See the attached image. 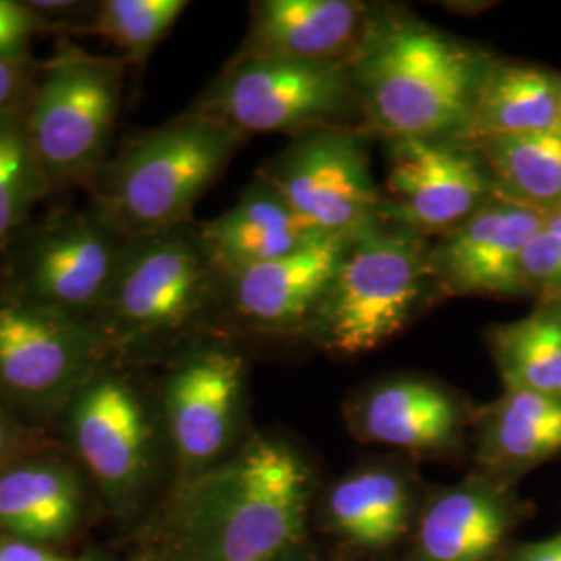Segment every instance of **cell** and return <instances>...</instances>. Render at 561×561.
I'll use <instances>...</instances> for the list:
<instances>
[{
  "instance_id": "d6986e66",
  "label": "cell",
  "mask_w": 561,
  "mask_h": 561,
  "mask_svg": "<svg viewBox=\"0 0 561 561\" xmlns=\"http://www.w3.org/2000/svg\"><path fill=\"white\" fill-rule=\"evenodd\" d=\"M375 4L360 0H261L236 57L350 62Z\"/></svg>"
},
{
  "instance_id": "e0dca14e",
  "label": "cell",
  "mask_w": 561,
  "mask_h": 561,
  "mask_svg": "<svg viewBox=\"0 0 561 561\" xmlns=\"http://www.w3.org/2000/svg\"><path fill=\"white\" fill-rule=\"evenodd\" d=\"M545 213L497 192L470 219L431 240L435 289L447 298H528L522 262Z\"/></svg>"
},
{
  "instance_id": "83f0119b",
  "label": "cell",
  "mask_w": 561,
  "mask_h": 561,
  "mask_svg": "<svg viewBox=\"0 0 561 561\" xmlns=\"http://www.w3.org/2000/svg\"><path fill=\"white\" fill-rule=\"evenodd\" d=\"M528 298L561 294V208L545 213L522 262Z\"/></svg>"
},
{
  "instance_id": "7c38bea8",
  "label": "cell",
  "mask_w": 561,
  "mask_h": 561,
  "mask_svg": "<svg viewBox=\"0 0 561 561\" xmlns=\"http://www.w3.org/2000/svg\"><path fill=\"white\" fill-rule=\"evenodd\" d=\"M426 489L405 456L360 461L321 486L312 528L350 561H396L412 537Z\"/></svg>"
},
{
  "instance_id": "9c48e42d",
  "label": "cell",
  "mask_w": 561,
  "mask_h": 561,
  "mask_svg": "<svg viewBox=\"0 0 561 561\" xmlns=\"http://www.w3.org/2000/svg\"><path fill=\"white\" fill-rule=\"evenodd\" d=\"M90 321L0 291V400L27 412L67 408L106 360Z\"/></svg>"
},
{
  "instance_id": "603a6c76",
  "label": "cell",
  "mask_w": 561,
  "mask_h": 561,
  "mask_svg": "<svg viewBox=\"0 0 561 561\" xmlns=\"http://www.w3.org/2000/svg\"><path fill=\"white\" fill-rule=\"evenodd\" d=\"M80 474L59 460L13 461L0 468V530L25 542L59 541L80 516Z\"/></svg>"
},
{
  "instance_id": "d6a6232c",
  "label": "cell",
  "mask_w": 561,
  "mask_h": 561,
  "mask_svg": "<svg viewBox=\"0 0 561 561\" xmlns=\"http://www.w3.org/2000/svg\"><path fill=\"white\" fill-rule=\"evenodd\" d=\"M277 561H350L345 560L341 553H337L333 547H329L327 542L319 541L314 537V533L296 545L291 551H287L283 558Z\"/></svg>"
},
{
  "instance_id": "ba28073f",
  "label": "cell",
  "mask_w": 561,
  "mask_h": 561,
  "mask_svg": "<svg viewBox=\"0 0 561 561\" xmlns=\"http://www.w3.org/2000/svg\"><path fill=\"white\" fill-rule=\"evenodd\" d=\"M370 140L360 127L306 131L264 162L256 180L312 231L354 236L382 221L385 196L373 175Z\"/></svg>"
},
{
  "instance_id": "52a82bcc",
  "label": "cell",
  "mask_w": 561,
  "mask_h": 561,
  "mask_svg": "<svg viewBox=\"0 0 561 561\" xmlns=\"http://www.w3.org/2000/svg\"><path fill=\"white\" fill-rule=\"evenodd\" d=\"M194 111L222 121L245 138H289L322 127H356L360 111L347 62L233 57Z\"/></svg>"
},
{
  "instance_id": "ffe728a7",
  "label": "cell",
  "mask_w": 561,
  "mask_h": 561,
  "mask_svg": "<svg viewBox=\"0 0 561 561\" xmlns=\"http://www.w3.org/2000/svg\"><path fill=\"white\" fill-rule=\"evenodd\" d=\"M474 472L518 482L561 454V398L503 389L474 416Z\"/></svg>"
},
{
  "instance_id": "3957f363",
  "label": "cell",
  "mask_w": 561,
  "mask_h": 561,
  "mask_svg": "<svg viewBox=\"0 0 561 561\" xmlns=\"http://www.w3.org/2000/svg\"><path fill=\"white\" fill-rule=\"evenodd\" d=\"M243 140L238 129L190 108L104 162L90 181L92 208L127 240L183 227Z\"/></svg>"
},
{
  "instance_id": "ac0fdd59",
  "label": "cell",
  "mask_w": 561,
  "mask_h": 561,
  "mask_svg": "<svg viewBox=\"0 0 561 561\" xmlns=\"http://www.w3.org/2000/svg\"><path fill=\"white\" fill-rule=\"evenodd\" d=\"M354 236H317L296 252L243 271L225 283V308L252 333H306Z\"/></svg>"
},
{
  "instance_id": "4dcf8cb0",
  "label": "cell",
  "mask_w": 561,
  "mask_h": 561,
  "mask_svg": "<svg viewBox=\"0 0 561 561\" xmlns=\"http://www.w3.org/2000/svg\"><path fill=\"white\" fill-rule=\"evenodd\" d=\"M503 561H561V530L541 541L514 542Z\"/></svg>"
},
{
  "instance_id": "44dd1931",
  "label": "cell",
  "mask_w": 561,
  "mask_h": 561,
  "mask_svg": "<svg viewBox=\"0 0 561 561\" xmlns=\"http://www.w3.org/2000/svg\"><path fill=\"white\" fill-rule=\"evenodd\" d=\"M202 252L222 280L277 261L317 233L261 180H254L229 210L196 227Z\"/></svg>"
},
{
  "instance_id": "4316f807",
  "label": "cell",
  "mask_w": 561,
  "mask_h": 561,
  "mask_svg": "<svg viewBox=\"0 0 561 561\" xmlns=\"http://www.w3.org/2000/svg\"><path fill=\"white\" fill-rule=\"evenodd\" d=\"M190 4L183 0H104L90 32L115 46L125 62H144Z\"/></svg>"
},
{
  "instance_id": "2e32d148",
  "label": "cell",
  "mask_w": 561,
  "mask_h": 561,
  "mask_svg": "<svg viewBox=\"0 0 561 561\" xmlns=\"http://www.w3.org/2000/svg\"><path fill=\"white\" fill-rule=\"evenodd\" d=\"M67 408L71 443L88 472L111 495L136 493L157 451L154 421L136 385L102 362Z\"/></svg>"
},
{
  "instance_id": "f546056e",
  "label": "cell",
  "mask_w": 561,
  "mask_h": 561,
  "mask_svg": "<svg viewBox=\"0 0 561 561\" xmlns=\"http://www.w3.org/2000/svg\"><path fill=\"white\" fill-rule=\"evenodd\" d=\"M27 59L0 57V115L27 106L34 92V78Z\"/></svg>"
},
{
  "instance_id": "e575fe53",
  "label": "cell",
  "mask_w": 561,
  "mask_h": 561,
  "mask_svg": "<svg viewBox=\"0 0 561 561\" xmlns=\"http://www.w3.org/2000/svg\"><path fill=\"white\" fill-rule=\"evenodd\" d=\"M560 129H561V127H560Z\"/></svg>"
},
{
  "instance_id": "1f68e13d",
  "label": "cell",
  "mask_w": 561,
  "mask_h": 561,
  "mask_svg": "<svg viewBox=\"0 0 561 561\" xmlns=\"http://www.w3.org/2000/svg\"><path fill=\"white\" fill-rule=\"evenodd\" d=\"M0 561H69L48 553L34 542L20 541L7 535H0Z\"/></svg>"
},
{
  "instance_id": "8fae6325",
  "label": "cell",
  "mask_w": 561,
  "mask_h": 561,
  "mask_svg": "<svg viewBox=\"0 0 561 561\" xmlns=\"http://www.w3.org/2000/svg\"><path fill=\"white\" fill-rule=\"evenodd\" d=\"M245 377L243 354L219 340L192 345L171 368L162 414L180 481L219 466L240 447Z\"/></svg>"
},
{
  "instance_id": "cb8c5ba5",
  "label": "cell",
  "mask_w": 561,
  "mask_h": 561,
  "mask_svg": "<svg viewBox=\"0 0 561 561\" xmlns=\"http://www.w3.org/2000/svg\"><path fill=\"white\" fill-rule=\"evenodd\" d=\"M484 345L503 389L561 398V294L537 298L522 319L489 327Z\"/></svg>"
},
{
  "instance_id": "30bf717a",
  "label": "cell",
  "mask_w": 561,
  "mask_h": 561,
  "mask_svg": "<svg viewBox=\"0 0 561 561\" xmlns=\"http://www.w3.org/2000/svg\"><path fill=\"white\" fill-rule=\"evenodd\" d=\"M127 241L94 208L60 215L23 238L4 289L92 322L119 273Z\"/></svg>"
},
{
  "instance_id": "6da1fadb",
  "label": "cell",
  "mask_w": 561,
  "mask_h": 561,
  "mask_svg": "<svg viewBox=\"0 0 561 561\" xmlns=\"http://www.w3.org/2000/svg\"><path fill=\"white\" fill-rule=\"evenodd\" d=\"M321 486L301 447L254 433L219 466L178 481L159 524V558L277 561L312 535Z\"/></svg>"
},
{
  "instance_id": "7a4b0ae2",
  "label": "cell",
  "mask_w": 561,
  "mask_h": 561,
  "mask_svg": "<svg viewBox=\"0 0 561 561\" xmlns=\"http://www.w3.org/2000/svg\"><path fill=\"white\" fill-rule=\"evenodd\" d=\"M495 59L405 9L375 7L347 62L362 129L381 141L466 140Z\"/></svg>"
},
{
  "instance_id": "836d02e7",
  "label": "cell",
  "mask_w": 561,
  "mask_h": 561,
  "mask_svg": "<svg viewBox=\"0 0 561 561\" xmlns=\"http://www.w3.org/2000/svg\"><path fill=\"white\" fill-rule=\"evenodd\" d=\"M18 445V433L13 422L0 410V468L4 466V460L11 456L13 447Z\"/></svg>"
},
{
  "instance_id": "5bb4252c",
  "label": "cell",
  "mask_w": 561,
  "mask_h": 561,
  "mask_svg": "<svg viewBox=\"0 0 561 561\" xmlns=\"http://www.w3.org/2000/svg\"><path fill=\"white\" fill-rule=\"evenodd\" d=\"M477 410L445 382L398 375L362 387L343 414L358 442L391 447L412 460H442L460 451Z\"/></svg>"
},
{
  "instance_id": "277c9868",
  "label": "cell",
  "mask_w": 561,
  "mask_h": 561,
  "mask_svg": "<svg viewBox=\"0 0 561 561\" xmlns=\"http://www.w3.org/2000/svg\"><path fill=\"white\" fill-rule=\"evenodd\" d=\"M225 308V283L196 227L127 241L119 273L92 324L106 354H146L198 335Z\"/></svg>"
},
{
  "instance_id": "8992f818",
  "label": "cell",
  "mask_w": 561,
  "mask_h": 561,
  "mask_svg": "<svg viewBox=\"0 0 561 561\" xmlns=\"http://www.w3.org/2000/svg\"><path fill=\"white\" fill-rule=\"evenodd\" d=\"M125 60L60 44L25 106V125L50 190L90 183L108 161Z\"/></svg>"
},
{
  "instance_id": "d4e9b609",
  "label": "cell",
  "mask_w": 561,
  "mask_h": 561,
  "mask_svg": "<svg viewBox=\"0 0 561 561\" xmlns=\"http://www.w3.org/2000/svg\"><path fill=\"white\" fill-rule=\"evenodd\" d=\"M497 192L551 213L561 208V129L474 141Z\"/></svg>"
},
{
  "instance_id": "484cf974",
  "label": "cell",
  "mask_w": 561,
  "mask_h": 561,
  "mask_svg": "<svg viewBox=\"0 0 561 561\" xmlns=\"http://www.w3.org/2000/svg\"><path fill=\"white\" fill-rule=\"evenodd\" d=\"M50 190L25 125V108L0 115V250L20 236Z\"/></svg>"
},
{
  "instance_id": "f1b7e54d",
  "label": "cell",
  "mask_w": 561,
  "mask_h": 561,
  "mask_svg": "<svg viewBox=\"0 0 561 561\" xmlns=\"http://www.w3.org/2000/svg\"><path fill=\"white\" fill-rule=\"evenodd\" d=\"M42 25L27 2L0 0V57L27 59V46Z\"/></svg>"
},
{
  "instance_id": "7402d4cb",
  "label": "cell",
  "mask_w": 561,
  "mask_h": 561,
  "mask_svg": "<svg viewBox=\"0 0 561 561\" xmlns=\"http://www.w3.org/2000/svg\"><path fill=\"white\" fill-rule=\"evenodd\" d=\"M561 127V73L497 57L482 81L466 144Z\"/></svg>"
},
{
  "instance_id": "4fadbf2b",
  "label": "cell",
  "mask_w": 561,
  "mask_h": 561,
  "mask_svg": "<svg viewBox=\"0 0 561 561\" xmlns=\"http://www.w3.org/2000/svg\"><path fill=\"white\" fill-rule=\"evenodd\" d=\"M382 221L437 240L497 194L474 144L433 138L385 141Z\"/></svg>"
},
{
  "instance_id": "5b68a950",
  "label": "cell",
  "mask_w": 561,
  "mask_h": 561,
  "mask_svg": "<svg viewBox=\"0 0 561 561\" xmlns=\"http://www.w3.org/2000/svg\"><path fill=\"white\" fill-rule=\"evenodd\" d=\"M431 294V240L375 222L347 243L304 340L329 354L360 356L400 335Z\"/></svg>"
},
{
  "instance_id": "9a60e30c",
  "label": "cell",
  "mask_w": 561,
  "mask_h": 561,
  "mask_svg": "<svg viewBox=\"0 0 561 561\" xmlns=\"http://www.w3.org/2000/svg\"><path fill=\"white\" fill-rule=\"evenodd\" d=\"M533 505L518 484L481 472L428 486L412 537L396 561H503Z\"/></svg>"
}]
</instances>
